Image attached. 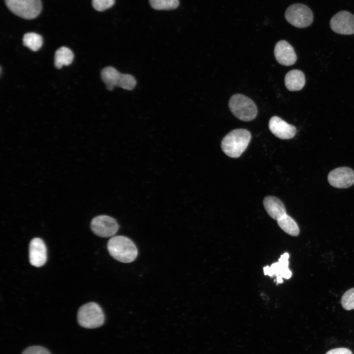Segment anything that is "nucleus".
I'll list each match as a JSON object with an SVG mask.
<instances>
[{
	"instance_id": "f257e3e1",
	"label": "nucleus",
	"mask_w": 354,
	"mask_h": 354,
	"mask_svg": "<svg viewBox=\"0 0 354 354\" xmlns=\"http://www.w3.org/2000/svg\"><path fill=\"white\" fill-rule=\"evenodd\" d=\"M250 132L245 129H236L228 133L222 139L221 147L227 156L238 158L245 150L251 140Z\"/></svg>"
},
{
	"instance_id": "f03ea898",
	"label": "nucleus",
	"mask_w": 354,
	"mask_h": 354,
	"mask_svg": "<svg viewBox=\"0 0 354 354\" xmlns=\"http://www.w3.org/2000/svg\"><path fill=\"white\" fill-rule=\"evenodd\" d=\"M107 249L114 259L123 263L133 262L138 255L136 245L130 238L123 236L112 237L107 243Z\"/></svg>"
},
{
	"instance_id": "7ed1b4c3",
	"label": "nucleus",
	"mask_w": 354,
	"mask_h": 354,
	"mask_svg": "<svg viewBox=\"0 0 354 354\" xmlns=\"http://www.w3.org/2000/svg\"><path fill=\"white\" fill-rule=\"evenodd\" d=\"M229 107L232 114L242 121H251L258 114L257 107L254 101L241 94H235L231 96Z\"/></svg>"
},
{
	"instance_id": "20e7f679",
	"label": "nucleus",
	"mask_w": 354,
	"mask_h": 354,
	"mask_svg": "<svg viewBox=\"0 0 354 354\" xmlns=\"http://www.w3.org/2000/svg\"><path fill=\"white\" fill-rule=\"evenodd\" d=\"M77 321L82 327L93 329L102 326L105 315L101 307L95 302H88L82 305L77 313Z\"/></svg>"
},
{
	"instance_id": "39448f33",
	"label": "nucleus",
	"mask_w": 354,
	"mask_h": 354,
	"mask_svg": "<svg viewBox=\"0 0 354 354\" xmlns=\"http://www.w3.org/2000/svg\"><path fill=\"white\" fill-rule=\"evenodd\" d=\"M285 17L290 24L299 28L309 26L313 21V14L307 5L295 3L289 6L285 13Z\"/></svg>"
},
{
	"instance_id": "423d86ee",
	"label": "nucleus",
	"mask_w": 354,
	"mask_h": 354,
	"mask_svg": "<svg viewBox=\"0 0 354 354\" xmlns=\"http://www.w3.org/2000/svg\"><path fill=\"white\" fill-rule=\"evenodd\" d=\"M5 2L11 11L26 19L35 18L42 9L41 0H5Z\"/></svg>"
},
{
	"instance_id": "0eeeda50",
	"label": "nucleus",
	"mask_w": 354,
	"mask_h": 354,
	"mask_svg": "<svg viewBox=\"0 0 354 354\" xmlns=\"http://www.w3.org/2000/svg\"><path fill=\"white\" fill-rule=\"evenodd\" d=\"M90 228L95 235L102 237H109L114 236L117 233L119 225L114 218L101 215L92 219Z\"/></svg>"
},
{
	"instance_id": "6e6552de",
	"label": "nucleus",
	"mask_w": 354,
	"mask_h": 354,
	"mask_svg": "<svg viewBox=\"0 0 354 354\" xmlns=\"http://www.w3.org/2000/svg\"><path fill=\"white\" fill-rule=\"evenodd\" d=\"M330 26L333 31L338 34H354V15L347 11H340L331 18Z\"/></svg>"
},
{
	"instance_id": "1a4fd4ad",
	"label": "nucleus",
	"mask_w": 354,
	"mask_h": 354,
	"mask_svg": "<svg viewBox=\"0 0 354 354\" xmlns=\"http://www.w3.org/2000/svg\"><path fill=\"white\" fill-rule=\"evenodd\" d=\"M329 184L336 188H346L354 184V171L348 167H339L331 171L327 177Z\"/></svg>"
},
{
	"instance_id": "9d476101",
	"label": "nucleus",
	"mask_w": 354,
	"mask_h": 354,
	"mask_svg": "<svg viewBox=\"0 0 354 354\" xmlns=\"http://www.w3.org/2000/svg\"><path fill=\"white\" fill-rule=\"evenodd\" d=\"M268 128L273 135L283 140L293 138L296 132L295 126L288 123L277 116H273L270 118Z\"/></svg>"
},
{
	"instance_id": "9b49d317",
	"label": "nucleus",
	"mask_w": 354,
	"mask_h": 354,
	"mask_svg": "<svg viewBox=\"0 0 354 354\" xmlns=\"http://www.w3.org/2000/svg\"><path fill=\"white\" fill-rule=\"evenodd\" d=\"M47 258V248L44 242L40 238H34L29 244V260L35 267L43 266Z\"/></svg>"
},
{
	"instance_id": "f8f14e48",
	"label": "nucleus",
	"mask_w": 354,
	"mask_h": 354,
	"mask_svg": "<svg viewBox=\"0 0 354 354\" xmlns=\"http://www.w3.org/2000/svg\"><path fill=\"white\" fill-rule=\"evenodd\" d=\"M274 54L276 61L284 66L293 65L297 59L293 47L285 40H280L276 44Z\"/></svg>"
},
{
	"instance_id": "ddd939ff",
	"label": "nucleus",
	"mask_w": 354,
	"mask_h": 354,
	"mask_svg": "<svg viewBox=\"0 0 354 354\" xmlns=\"http://www.w3.org/2000/svg\"><path fill=\"white\" fill-rule=\"evenodd\" d=\"M263 204L267 214L275 220L286 214V209L284 204L276 197H266L264 199Z\"/></svg>"
},
{
	"instance_id": "4468645a",
	"label": "nucleus",
	"mask_w": 354,
	"mask_h": 354,
	"mask_svg": "<svg viewBox=\"0 0 354 354\" xmlns=\"http://www.w3.org/2000/svg\"><path fill=\"white\" fill-rule=\"evenodd\" d=\"M305 84V77L300 70L293 69L289 71L285 77V85L290 91L301 89Z\"/></svg>"
},
{
	"instance_id": "2eb2a0df",
	"label": "nucleus",
	"mask_w": 354,
	"mask_h": 354,
	"mask_svg": "<svg viewBox=\"0 0 354 354\" xmlns=\"http://www.w3.org/2000/svg\"><path fill=\"white\" fill-rule=\"evenodd\" d=\"M120 73L116 68L108 66L103 68L101 72L103 82L106 84L108 90H112L115 86H118Z\"/></svg>"
},
{
	"instance_id": "dca6fc26",
	"label": "nucleus",
	"mask_w": 354,
	"mask_h": 354,
	"mask_svg": "<svg viewBox=\"0 0 354 354\" xmlns=\"http://www.w3.org/2000/svg\"><path fill=\"white\" fill-rule=\"evenodd\" d=\"M74 59V54L67 47H61L58 49L55 55V65L58 69L61 68L63 65H70Z\"/></svg>"
},
{
	"instance_id": "f3484780",
	"label": "nucleus",
	"mask_w": 354,
	"mask_h": 354,
	"mask_svg": "<svg viewBox=\"0 0 354 354\" xmlns=\"http://www.w3.org/2000/svg\"><path fill=\"white\" fill-rule=\"evenodd\" d=\"M280 228L287 234L297 236L299 234V229L296 222L291 216L285 214L277 220Z\"/></svg>"
},
{
	"instance_id": "a211bd4d",
	"label": "nucleus",
	"mask_w": 354,
	"mask_h": 354,
	"mask_svg": "<svg viewBox=\"0 0 354 354\" xmlns=\"http://www.w3.org/2000/svg\"><path fill=\"white\" fill-rule=\"evenodd\" d=\"M23 45L33 51H38L43 44L42 36L34 32H28L23 38Z\"/></svg>"
},
{
	"instance_id": "6ab92c4d",
	"label": "nucleus",
	"mask_w": 354,
	"mask_h": 354,
	"mask_svg": "<svg viewBox=\"0 0 354 354\" xmlns=\"http://www.w3.org/2000/svg\"><path fill=\"white\" fill-rule=\"evenodd\" d=\"M150 6L156 10H172L177 8L178 0H148Z\"/></svg>"
},
{
	"instance_id": "aec40b11",
	"label": "nucleus",
	"mask_w": 354,
	"mask_h": 354,
	"mask_svg": "<svg viewBox=\"0 0 354 354\" xmlns=\"http://www.w3.org/2000/svg\"><path fill=\"white\" fill-rule=\"evenodd\" d=\"M136 83V79L131 75L121 73L117 86L125 89L132 90L135 88Z\"/></svg>"
},
{
	"instance_id": "412c9836",
	"label": "nucleus",
	"mask_w": 354,
	"mask_h": 354,
	"mask_svg": "<svg viewBox=\"0 0 354 354\" xmlns=\"http://www.w3.org/2000/svg\"><path fill=\"white\" fill-rule=\"evenodd\" d=\"M342 307L347 310L354 309V288H352L346 291L341 298Z\"/></svg>"
},
{
	"instance_id": "4be33fe9",
	"label": "nucleus",
	"mask_w": 354,
	"mask_h": 354,
	"mask_svg": "<svg viewBox=\"0 0 354 354\" xmlns=\"http://www.w3.org/2000/svg\"><path fill=\"white\" fill-rule=\"evenodd\" d=\"M115 1V0H92V5L96 10L102 11L111 7Z\"/></svg>"
},
{
	"instance_id": "5701e85b",
	"label": "nucleus",
	"mask_w": 354,
	"mask_h": 354,
	"mask_svg": "<svg viewBox=\"0 0 354 354\" xmlns=\"http://www.w3.org/2000/svg\"><path fill=\"white\" fill-rule=\"evenodd\" d=\"M22 354H51L46 348L41 346H31L25 349Z\"/></svg>"
},
{
	"instance_id": "b1692460",
	"label": "nucleus",
	"mask_w": 354,
	"mask_h": 354,
	"mask_svg": "<svg viewBox=\"0 0 354 354\" xmlns=\"http://www.w3.org/2000/svg\"><path fill=\"white\" fill-rule=\"evenodd\" d=\"M325 354H353L349 349L346 348H338L328 351Z\"/></svg>"
},
{
	"instance_id": "393cba45",
	"label": "nucleus",
	"mask_w": 354,
	"mask_h": 354,
	"mask_svg": "<svg viewBox=\"0 0 354 354\" xmlns=\"http://www.w3.org/2000/svg\"><path fill=\"white\" fill-rule=\"evenodd\" d=\"M263 269H264V272L265 275H268L270 277L273 276V274L270 269V266H266L264 267Z\"/></svg>"
},
{
	"instance_id": "a878e982",
	"label": "nucleus",
	"mask_w": 354,
	"mask_h": 354,
	"mask_svg": "<svg viewBox=\"0 0 354 354\" xmlns=\"http://www.w3.org/2000/svg\"><path fill=\"white\" fill-rule=\"evenodd\" d=\"M276 281L278 283H281L283 282L282 277L280 275L276 276Z\"/></svg>"
}]
</instances>
